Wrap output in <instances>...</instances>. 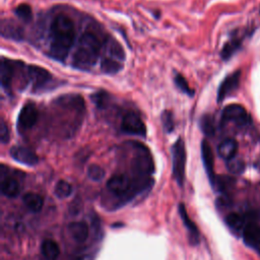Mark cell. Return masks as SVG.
<instances>
[{"label":"cell","instance_id":"7a4b0ae2","mask_svg":"<svg viewBox=\"0 0 260 260\" xmlns=\"http://www.w3.org/2000/svg\"><path fill=\"white\" fill-rule=\"evenodd\" d=\"M50 41L48 55L59 62L68 57L75 40V28L72 19L63 13L57 14L50 23Z\"/></svg>","mask_w":260,"mask_h":260},{"label":"cell","instance_id":"7c38bea8","mask_svg":"<svg viewBox=\"0 0 260 260\" xmlns=\"http://www.w3.org/2000/svg\"><path fill=\"white\" fill-rule=\"evenodd\" d=\"M241 79V71L237 70L231 74H229L219 84L217 89V103H221L226 96L231 95L235 90L238 89L240 85Z\"/></svg>","mask_w":260,"mask_h":260},{"label":"cell","instance_id":"f1b7e54d","mask_svg":"<svg viewBox=\"0 0 260 260\" xmlns=\"http://www.w3.org/2000/svg\"><path fill=\"white\" fill-rule=\"evenodd\" d=\"M174 82H175L176 86L178 87V89H180L182 92H184L185 94H187L189 96H193L194 89L190 87L189 83L187 82V80L181 73H176V75L174 77Z\"/></svg>","mask_w":260,"mask_h":260},{"label":"cell","instance_id":"6da1fadb","mask_svg":"<svg viewBox=\"0 0 260 260\" xmlns=\"http://www.w3.org/2000/svg\"><path fill=\"white\" fill-rule=\"evenodd\" d=\"M53 106V128L63 137L75 134L82 124L85 114V104L81 95L70 93L55 99Z\"/></svg>","mask_w":260,"mask_h":260},{"label":"cell","instance_id":"9a60e30c","mask_svg":"<svg viewBox=\"0 0 260 260\" xmlns=\"http://www.w3.org/2000/svg\"><path fill=\"white\" fill-rule=\"evenodd\" d=\"M201 156H202L203 166L205 168V171H206V174L210 181V184L213 185V183L216 179V176L214 174V158H213V153H212L211 147L206 140H202V142H201Z\"/></svg>","mask_w":260,"mask_h":260},{"label":"cell","instance_id":"8fae6325","mask_svg":"<svg viewBox=\"0 0 260 260\" xmlns=\"http://www.w3.org/2000/svg\"><path fill=\"white\" fill-rule=\"evenodd\" d=\"M17 61L2 57L0 63V79L2 88L7 94L12 93V83L14 78V70L16 69Z\"/></svg>","mask_w":260,"mask_h":260},{"label":"cell","instance_id":"52a82bcc","mask_svg":"<svg viewBox=\"0 0 260 260\" xmlns=\"http://www.w3.org/2000/svg\"><path fill=\"white\" fill-rule=\"evenodd\" d=\"M172 161H173V176L177 184L182 187L185 179V165H186V150L182 138H178L172 146Z\"/></svg>","mask_w":260,"mask_h":260},{"label":"cell","instance_id":"d4e9b609","mask_svg":"<svg viewBox=\"0 0 260 260\" xmlns=\"http://www.w3.org/2000/svg\"><path fill=\"white\" fill-rule=\"evenodd\" d=\"M72 191H73V189H72L71 184L64 180L58 181L54 188V194L56 195V197H58L60 199H65V198L69 197L72 194Z\"/></svg>","mask_w":260,"mask_h":260},{"label":"cell","instance_id":"7402d4cb","mask_svg":"<svg viewBox=\"0 0 260 260\" xmlns=\"http://www.w3.org/2000/svg\"><path fill=\"white\" fill-rule=\"evenodd\" d=\"M224 221L226 223V225L236 234H241L245 224L247 223V219L244 215L237 213V212H232L229 213L225 218Z\"/></svg>","mask_w":260,"mask_h":260},{"label":"cell","instance_id":"ffe728a7","mask_svg":"<svg viewBox=\"0 0 260 260\" xmlns=\"http://www.w3.org/2000/svg\"><path fill=\"white\" fill-rule=\"evenodd\" d=\"M237 150H238V143L233 138H226L222 140L217 146L218 155L225 160H229L235 157Z\"/></svg>","mask_w":260,"mask_h":260},{"label":"cell","instance_id":"2e32d148","mask_svg":"<svg viewBox=\"0 0 260 260\" xmlns=\"http://www.w3.org/2000/svg\"><path fill=\"white\" fill-rule=\"evenodd\" d=\"M179 214L188 231V234H189V241L191 242V244L193 245H197L199 243V231L196 226V224L192 221V219L190 218L187 210H186V207L183 203H180L179 204Z\"/></svg>","mask_w":260,"mask_h":260},{"label":"cell","instance_id":"cb8c5ba5","mask_svg":"<svg viewBox=\"0 0 260 260\" xmlns=\"http://www.w3.org/2000/svg\"><path fill=\"white\" fill-rule=\"evenodd\" d=\"M41 251L43 256L47 260H56L60 254V248L57 242L51 239H46L41 245Z\"/></svg>","mask_w":260,"mask_h":260},{"label":"cell","instance_id":"ba28073f","mask_svg":"<svg viewBox=\"0 0 260 260\" xmlns=\"http://www.w3.org/2000/svg\"><path fill=\"white\" fill-rule=\"evenodd\" d=\"M120 129L123 133L129 135H137L141 137L146 136V127L141 117L133 111L126 112L123 115Z\"/></svg>","mask_w":260,"mask_h":260},{"label":"cell","instance_id":"8992f818","mask_svg":"<svg viewBox=\"0 0 260 260\" xmlns=\"http://www.w3.org/2000/svg\"><path fill=\"white\" fill-rule=\"evenodd\" d=\"M24 87L29 84L34 92H40L49 89V85L53 81L52 74L43 67L37 65L25 66Z\"/></svg>","mask_w":260,"mask_h":260},{"label":"cell","instance_id":"d6986e66","mask_svg":"<svg viewBox=\"0 0 260 260\" xmlns=\"http://www.w3.org/2000/svg\"><path fill=\"white\" fill-rule=\"evenodd\" d=\"M1 36L3 38L11 39L14 41H20L23 37L21 28L8 19H3L1 21Z\"/></svg>","mask_w":260,"mask_h":260},{"label":"cell","instance_id":"ac0fdd59","mask_svg":"<svg viewBox=\"0 0 260 260\" xmlns=\"http://www.w3.org/2000/svg\"><path fill=\"white\" fill-rule=\"evenodd\" d=\"M68 232L77 243H83L89 236L88 224L84 221H72L68 224Z\"/></svg>","mask_w":260,"mask_h":260},{"label":"cell","instance_id":"5b68a950","mask_svg":"<svg viewBox=\"0 0 260 260\" xmlns=\"http://www.w3.org/2000/svg\"><path fill=\"white\" fill-rule=\"evenodd\" d=\"M130 146L133 149V158L131 161L132 171L137 179L150 178L154 171L153 159L148 148L137 141H131Z\"/></svg>","mask_w":260,"mask_h":260},{"label":"cell","instance_id":"484cf974","mask_svg":"<svg viewBox=\"0 0 260 260\" xmlns=\"http://www.w3.org/2000/svg\"><path fill=\"white\" fill-rule=\"evenodd\" d=\"M199 126L202 132L207 136H212L215 132V125L213 117L210 115H203L200 119Z\"/></svg>","mask_w":260,"mask_h":260},{"label":"cell","instance_id":"836d02e7","mask_svg":"<svg viewBox=\"0 0 260 260\" xmlns=\"http://www.w3.org/2000/svg\"><path fill=\"white\" fill-rule=\"evenodd\" d=\"M75 260H93V257L90 255H80Z\"/></svg>","mask_w":260,"mask_h":260},{"label":"cell","instance_id":"e575fe53","mask_svg":"<svg viewBox=\"0 0 260 260\" xmlns=\"http://www.w3.org/2000/svg\"><path fill=\"white\" fill-rule=\"evenodd\" d=\"M258 251H259V254H260V248H259V249H258Z\"/></svg>","mask_w":260,"mask_h":260},{"label":"cell","instance_id":"44dd1931","mask_svg":"<svg viewBox=\"0 0 260 260\" xmlns=\"http://www.w3.org/2000/svg\"><path fill=\"white\" fill-rule=\"evenodd\" d=\"M24 205L32 212H39L44 206V197L38 193L27 192L22 196Z\"/></svg>","mask_w":260,"mask_h":260},{"label":"cell","instance_id":"30bf717a","mask_svg":"<svg viewBox=\"0 0 260 260\" xmlns=\"http://www.w3.org/2000/svg\"><path fill=\"white\" fill-rule=\"evenodd\" d=\"M250 121L246 109L238 104L226 106L221 113V124L233 123L238 127L246 126Z\"/></svg>","mask_w":260,"mask_h":260},{"label":"cell","instance_id":"d6a6232c","mask_svg":"<svg viewBox=\"0 0 260 260\" xmlns=\"http://www.w3.org/2000/svg\"><path fill=\"white\" fill-rule=\"evenodd\" d=\"M0 139L1 142L3 144L7 143L10 139V133H9V129L8 126L5 122V120L3 118H1V126H0Z\"/></svg>","mask_w":260,"mask_h":260},{"label":"cell","instance_id":"277c9868","mask_svg":"<svg viewBox=\"0 0 260 260\" xmlns=\"http://www.w3.org/2000/svg\"><path fill=\"white\" fill-rule=\"evenodd\" d=\"M125 52L120 43L112 38L108 37L103 44L102 56H101V69L106 74L118 73L124 65Z\"/></svg>","mask_w":260,"mask_h":260},{"label":"cell","instance_id":"4dcf8cb0","mask_svg":"<svg viewBox=\"0 0 260 260\" xmlns=\"http://www.w3.org/2000/svg\"><path fill=\"white\" fill-rule=\"evenodd\" d=\"M14 13L22 21L29 22L32 19V11L30 6L27 4H19L14 9Z\"/></svg>","mask_w":260,"mask_h":260},{"label":"cell","instance_id":"603a6c76","mask_svg":"<svg viewBox=\"0 0 260 260\" xmlns=\"http://www.w3.org/2000/svg\"><path fill=\"white\" fill-rule=\"evenodd\" d=\"M243 39H244V37H242V36H234L233 38H231L230 41L224 44V46L220 52L221 58L223 60L230 59L241 48Z\"/></svg>","mask_w":260,"mask_h":260},{"label":"cell","instance_id":"83f0119b","mask_svg":"<svg viewBox=\"0 0 260 260\" xmlns=\"http://www.w3.org/2000/svg\"><path fill=\"white\" fill-rule=\"evenodd\" d=\"M246 165L243 159L239 157H233L229 160H226V169L229 172H231L234 175H240L245 171Z\"/></svg>","mask_w":260,"mask_h":260},{"label":"cell","instance_id":"5bb4252c","mask_svg":"<svg viewBox=\"0 0 260 260\" xmlns=\"http://www.w3.org/2000/svg\"><path fill=\"white\" fill-rule=\"evenodd\" d=\"M244 243L254 249L260 248V225L254 221H247L242 233Z\"/></svg>","mask_w":260,"mask_h":260},{"label":"cell","instance_id":"4fadbf2b","mask_svg":"<svg viewBox=\"0 0 260 260\" xmlns=\"http://www.w3.org/2000/svg\"><path fill=\"white\" fill-rule=\"evenodd\" d=\"M9 154L14 160L25 166L32 167L39 162L38 155L31 149L25 146L14 145L10 148Z\"/></svg>","mask_w":260,"mask_h":260},{"label":"cell","instance_id":"3957f363","mask_svg":"<svg viewBox=\"0 0 260 260\" xmlns=\"http://www.w3.org/2000/svg\"><path fill=\"white\" fill-rule=\"evenodd\" d=\"M103 44L96 34L84 31L78 39L72 58V66L78 70H90L102 53Z\"/></svg>","mask_w":260,"mask_h":260},{"label":"cell","instance_id":"9c48e42d","mask_svg":"<svg viewBox=\"0 0 260 260\" xmlns=\"http://www.w3.org/2000/svg\"><path fill=\"white\" fill-rule=\"evenodd\" d=\"M39 119V110L34 103H26L23 105L18 113L16 128L17 131L22 134L31 129Z\"/></svg>","mask_w":260,"mask_h":260},{"label":"cell","instance_id":"e0dca14e","mask_svg":"<svg viewBox=\"0 0 260 260\" xmlns=\"http://www.w3.org/2000/svg\"><path fill=\"white\" fill-rule=\"evenodd\" d=\"M0 190L2 195L8 198H15L20 193V184L19 182L13 178L8 176H1V184H0Z\"/></svg>","mask_w":260,"mask_h":260},{"label":"cell","instance_id":"f546056e","mask_svg":"<svg viewBox=\"0 0 260 260\" xmlns=\"http://www.w3.org/2000/svg\"><path fill=\"white\" fill-rule=\"evenodd\" d=\"M160 119H161V124L165 132L167 133L173 132L175 129V121H174V115L172 111L165 110L160 115Z\"/></svg>","mask_w":260,"mask_h":260},{"label":"cell","instance_id":"1f68e13d","mask_svg":"<svg viewBox=\"0 0 260 260\" xmlns=\"http://www.w3.org/2000/svg\"><path fill=\"white\" fill-rule=\"evenodd\" d=\"M87 177L91 181L99 182V181L104 179V177H105V170L102 167L92 164V165H90L87 168Z\"/></svg>","mask_w":260,"mask_h":260},{"label":"cell","instance_id":"4316f807","mask_svg":"<svg viewBox=\"0 0 260 260\" xmlns=\"http://www.w3.org/2000/svg\"><path fill=\"white\" fill-rule=\"evenodd\" d=\"M90 99L96 108L103 109L108 106V104L110 102V94H109V92H107L105 90H99V91H95L90 96Z\"/></svg>","mask_w":260,"mask_h":260}]
</instances>
